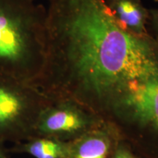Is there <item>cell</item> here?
<instances>
[{
	"instance_id": "cell-1",
	"label": "cell",
	"mask_w": 158,
	"mask_h": 158,
	"mask_svg": "<svg viewBox=\"0 0 158 158\" xmlns=\"http://www.w3.org/2000/svg\"><path fill=\"white\" fill-rule=\"evenodd\" d=\"M155 39L118 26L104 0H49L44 68L50 98L108 108L151 64Z\"/></svg>"
},
{
	"instance_id": "cell-2",
	"label": "cell",
	"mask_w": 158,
	"mask_h": 158,
	"mask_svg": "<svg viewBox=\"0 0 158 158\" xmlns=\"http://www.w3.org/2000/svg\"><path fill=\"white\" fill-rule=\"evenodd\" d=\"M45 51L46 9L35 0H0V74L36 87Z\"/></svg>"
},
{
	"instance_id": "cell-3",
	"label": "cell",
	"mask_w": 158,
	"mask_h": 158,
	"mask_svg": "<svg viewBox=\"0 0 158 158\" xmlns=\"http://www.w3.org/2000/svg\"><path fill=\"white\" fill-rule=\"evenodd\" d=\"M49 100L32 85L0 74V143L35 137L37 117Z\"/></svg>"
},
{
	"instance_id": "cell-4",
	"label": "cell",
	"mask_w": 158,
	"mask_h": 158,
	"mask_svg": "<svg viewBox=\"0 0 158 158\" xmlns=\"http://www.w3.org/2000/svg\"><path fill=\"white\" fill-rule=\"evenodd\" d=\"M138 125L149 158H158V40L149 68L108 106Z\"/></svg>"
},
{
	"instance_id": "cell-5",
	"label": "cell",
	"mask_w": 158,
	"mask_h": 158,
	"mask_svg": "<svg viewBox=\"0 0 158 158\" xmlns=\"http://www.w3.org/2000/svg\"><path fill=\"white\" fill-rule=\"evenodd\" d=\"M100 126L80 103L67 98H50L37 117L35 136L70 141Z\"/></svg>"
},
{
	"instance_id": "cell-6",
	"label": "cell",
	"mask_w": 158,
	"mask_h": 158,
	"mask_svg": "<svg viewBox=\"0 0 158 158\" xmlns=\"http://www.w3.org/2000/svg\"><path fill=\"white\" fill-rule=\"evenodd\" d=\"M114 149L111 133L100 125L69 141L65 158H109Z\"/></svg>"
},
{
	"instance_id": "cell-7",
	"label": "cell",
	"mask_w": 158,
	"mask_h": 158,
	"mask_svg": "<svg viewBox=\"0 0 158 158\" xmlns=\"http://www.w3.org/2000/svg\"><path fill=\"white\" fill-rule=\"evenodd\" d=\"M106 5L112 17L124 31L136 36L149 35V9L144 7L141 0H110Z\"/></svg>"
},
{
	"instance_id": "cell-8",
	"label": "cell",
	"mask_w": 158,
	"mask_h": 158,
	"mask_svg": "<svg viewBox=\"0 0 158 158\" xmlns=\"http://www.w3.org/2000/svg\"><path fill=\"white\" fill-rule=\"evenodd\" d=\"M69 141L56 138L35 136L8 148L10 153H25L35 158H65Z\"/></svg>"
},
{
	"instance_id": "cell-9",
	"label": "cell",
	"mask_w": 158,
	"mask_h": 158,
	"mask_svg": "<svg viewBox=\"0 0 158 158\" xmlns=\"http://www.w3.org/2000/svg\"><path fill=\"white\" fill-rule=\"evenodd\" d=\"M149 17L147 24L149 34L158 40V9H149Z\"/></svg>"
},
{
	"instance_id": "cell-10",
	"label": "cell",
	"mask_w": 158,
	"mask_h": 158,
	"mask_svg": "<svg viewBox=\"0 0 158 158\" xmlns=\"http://www.w3.org/2000/svg\"><path fill=\"white\" fill-rule=\"evenodd\" d=\"M109 158H137L127 148L124 146H118L114 148Z\"/></svg>"
},
{
	"instance_id": "cell-11",
	"label": "cell",
	"mask_w": 158,
	"mask_h": 158,
	"mask_svg": "<svg viewBox=\"0 0 158 158\" xmlns=\"http://www.w3.org/2000/svg\"><path fill=\"white\" fill-rule=\"evenodd\" d=\"M8 148L6 147L5 143H0V158H10Z\"/></svg>"
},
{
	"instance_id": "cell-12",
	"label": "cell",
	"mask_w": 158,
	"mask_h": 158,
	"mask_svg": "<svg viewBox=\"0 0 158 158\" xmlns=\"http://www.w3.org/2000/svg\"><path fill=\"white\" fill-rule=\"evenodd\" d=\"M104 2H106V4H108V3L110 2V0H104Z\"/></svg>"
},
{
	"instance_id": "cell-13",
	"label": "cell",
	"mask_w": 158,
	"mask_h": 158,
	"mask_svg": "<svg viewBox=\"0 0 158 158\" xmlns=\"http://www.w3.org/2000/svg\"><path fill=\"white\" fill-rule=\"evenodd\" d=\"M155 2H158V0H155Z\"/></svg>"
},
{
	"instance_id": "cell-14",
	"label": "cell",
	"mask_w": 158,
	"mask_h": 158,
	"mask_svg": "<svg viewBox=\"0 0 158 158\" xmlns=\"http://www.w3.org/2000/svg\"></svg>"
}]
</instances>
